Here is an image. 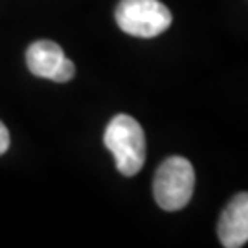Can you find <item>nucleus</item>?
<instances>
[{"label":"nucleus","instance_id":"obj_1","mask_svg":"<svg viewBox=\"0 0 248 248\" xmlns=\"http://www.w3.org/2000/svg\"><path fill=\"white\" fill-rule=\"evenodd\" d=\"M105 147L116 160V168L124 177H134L145 164L147 143L142 125L133 116H114L103 134Z\"/></svg>","mask_w":248,"mask_h":248},{"label":"nucleus","instance_id":"obj_2","mask_svg":"<svg viewBox=\"0 0 248 248\" xmlns=\"http://www.w3.org/2000/svg\"><path fill=\"white\" fill-rule=\"evenodd\" d=\"M195 189V171L184 156H169L160 164L153 182L155 201L166 212H178L186 206Z\"/></svg>","mask_w":248,"mask_h":248},{"label":"nucleus","instance_id":"obj_3","mask_svg":"<svg viewBox=\"0 0 248 248\" xmlns=\"http://www.w3.org/2000/svg\"><path fill=\"white\" fill-rule=\"evenodd\" d=\"M171 11L160 0H122L116 8V22L127 35L153 39L171 26Z\"/></svg>","mask_w":248,"mask_h":248},{"label":"nucleus","instance_id":"obj_4","mask_svg":"<svg viewBox=\"0 0 248 248\" xmlns=\"http://www.w3.org/2000/svg\"><path fill=\"white\" fill-rule=\"evenodd\" d=\"M26 64L33 76L55 83H66L76 74L74 62L53 41H37L30 45L26 50Z\"/></svg>","mask_w":248,"mask_h":248},{"label":"nucleus","instance_id":"obj_5","mask_svg":"<svg viewBox=\"0 0 248 248\" xmlns=\"http://www.w3.org/2000/svg\"><path fill=\"white\" fill-rule=\"evenodd\" d=\"M217 233L224 248H241L248 241V195L239 193L224 208Z\"/></svg>","mask_w":248,"mask_h":248},{"label":"nucleus","instance_id":"obj_6","mask_svg":"<svg viewBox=\"0 0 248 248\" xmlns=\"http://www.w3.org/2000/svg\"><path fill=\"white\" fill-rule=\"evenodd\" d=\"M9 149V131L8 127L0 122V155H4Z\"/></svg>","mask_w":248,"mask_h":248}]
</instances>
